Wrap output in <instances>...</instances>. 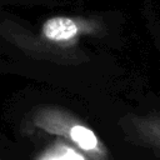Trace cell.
Wrapping results in <instances>:
<instances>
[{"mask_svg": "<svg viewBox=\"0 0 160 160\" xmlns=\"http://www.w3.org/2000/svg\"><path fill=\"white\" fill-rule=\"evenodd\" d=\"M132 135L136 144L160 156V114L135 118L132 120Z\"/></svg>", "mask_w": 160, "mask_h": 160, "instance_id": "obj_1", "label": "cell"}, {"mask_svg": "<svg viewBox=\"0 0 160 160\" xmlns=\"http://www.w3.org/2000/svg\"><path fill=\"white\" fill-rule=\"evenodd\" d=\"M78 32L76 24L64 16L51 18L42 26V34L52 41H66L72 39Z\"/></svg>", "mask_w": 160, "mask_h": 160, "instance_id": "obj_2", "label": "cell"}, {"mask_svg": "<svg viewBox=\"0 0 160 160\" xmlns=\"http://www.w3.org/2000/svg\"><path fill=\"white\" fill-rule=\"evenodd\" d=\"M41 160H84L75 150L61 148L46 154Z\"/></svg>", "mask_w": 160, "mask_h": 160, "instance_id": "obj_3", "label": "cell"}]
</instances>
